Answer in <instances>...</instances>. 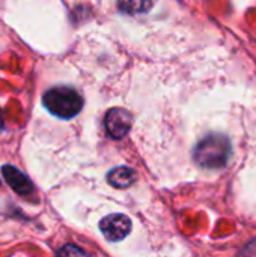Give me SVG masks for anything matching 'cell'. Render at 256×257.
<instances>
[{"mask_svg":"<svg viewBox=\"0 0 256 257\" xmlns=\"http://www.w3.org/2000/svg\"><path fill=\"white\" fill-rule=\"evenodd\" d=\"M231 155V143L222 134H211L202 139L195 151L193 158L195 161L204 169H222L226 166Z\"/></svg>","mask_w":256,"mask_h":257,"instance_id":"6da1fadb","label":"cell"},{"mask_svg":"<svg viewBox=\"0 0 256 257\" xmlns=\"http://www.w3.org/2000/svg\"><path fill=\"white\" fill-rule=\"evenodd\" d=\"M42 104L53 116L60 119H72L81 111L83 98L72 87L56 86L44 93Z\"/></svg>","mask_w":256,"mask_h":257,"instance_id":"7a4b0ae2","label":"cell"},{"mask_svg":"<svg viewBox=\"0 0 256 257\" xmlns=\"http://www.w3.org/2000/svg\"><path fill=\"white\" fill-rule=\"evenodd\" d=\"M100 230L107 241L119 242L125 239L131 232V221L127 215L112 214L100 221Z\"/></svg>","mask_w":256,"mask_h":257,"instance_id":"3957f363","label":"cell"},{"mask_svg":"<svg viewBox=\"0 0 256 257\" xmlns=\"http://www.w3.org/2000/svg\"><path fill=\"white\" fill-rule=\"evenodd\" d=\"M131 123H133V117L131 114L124 110V108H110L106 113L104 117V125H106V131L109 133V136L112 139H122L128 134V131L131 130Z\"/></svg>","mask_w":256,"mask_h":257,"instance_id":"277c9868","label":"cell"},{"mask_svg":"<svg viewBox=\"0 0 256 257\" xmlns=\"http://www.w3.org/2000/svg\"><path fill=\"white\" fill-rule=\"evenodd\" d=\"M2 176L8 182V185L20 196H29L33 191V185L30 179L12 166H3Z\"/></svg>","mask_w":256,"mask_h":257,"instance_id":"5b68a950","label":"cell"},{"mask_svg":"<svg viewBox=\"0 0 256 257\" xmlns=\"http://www.w3.org/2000/svg\"><path fill=\"white\" fill-rule=\"evenodd\" d=\"M107 181L116 188H128L136 181V172L130 167H116L109 172Z\"/></svg>","mask_w":256,"mask_h":257,"instance_id":"8992f818","label":"cell"},{"mask_svg":"<svg viewBox=\"0 0 256 257\" xmlns=\"http://www.w3.org/2000/svg\"><path fill=\"white\" fill-rule=\"evenodd\" d=\"M157 0H118L119 11L128 15L146 14L155 6Z\"/></svg>","mask_w":256,"mask_h":257,"instance_id":"52a82bcc","label":"cell"},{"mask_svg":"<svg viewBox=\"0 0 256 257\" xmlns=\"http://www.w3.org/2000/svg\"><path fill=\"white\" fill-rule=\"evenodd\" d=\"M59 257H89L86 254V251H83L80 247L77 245H65L59 250Z\"/></svg>","mask_w":256,"mask_h":257,"instance_id":"ba28073f","label":"cell"},{"mask_svg":"<svg viewBox=\"0 0 256 257\" xmlns=\"http://www.w3.org/2000/svg\"><path fill=\"white\" fill-rule=\"evenodd\" d=\"M3 128V116H2V111H0V130Z\"/></svg>","mask_w":256,"mask_h":257,"instance_id":"9c48e42d","label":"cell"}]
</instances>
